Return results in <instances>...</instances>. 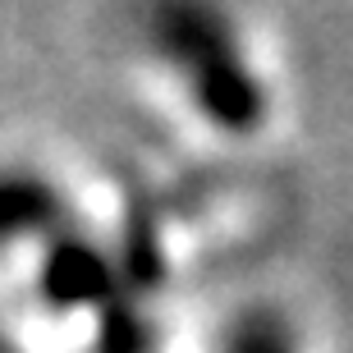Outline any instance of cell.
Segmentation results:
<instances>
[{
	"instance_id": "obj_1",
	"label": "cell",
	"mask_w": 353,
	"mask_h": 353,
	"mask_svg": "<svg viewBox=\"0 0 353 353\" xmlns=\"http://www.w3.org/2000/svg\"><path fill=\"white\" fill-rule=\"evenodd\" d=\"M152 51L179 79L193 115L225 138H252L271 119V83L252 65L230 14L165 5L152 19Z\"/></svg>"
},
{
	"instance_id": "obj_2",
	"label": "cell",
	"mask_w": 353,
	"mask_h": 353,
	"mask_svg": "<svg viewBox=\"0 0 353 353\" xmlns=\"http://www.w3.org/2000/svg\"><path fill=\"white\" fill-rule=\"evenodd\" d=\"M129 289V266L101 234L74 225L46 248H37V299L55 316H101Z\"/></svg>"
},
{
	"instance_id": "obj_3",
	"label": "cell",
	"mask_w": 353,
	"mask_h": 353,
	"mask_svg": "<svg viewBox=\"0 0 353 353\" xmlns=\"http://www.w3.org/2000/svg\"><path fill=\"white\" fill-rule=\"evenodd\" d=\"M79 225L69 193L28 161H0V252L46 248Z\"/></svg>"
},
{
	"instance_id": "obj_4",
	"label": "cell",
	"mask_w": 353,
	"mask_h": 353,
	"mask_svg": "<svg viewBox=\"0 0 353 353\" xmlns=\"http://www.w3.org/2000/svg\"><path fill=\"white\" fill-rule=\"evenodd\" d=\"M216 353H303L299 330L275 303H248L221 326Z\"/></svg>"
},
{
	"instance_id": "obj_5",
	"label": "cell",
	"mask_w": 353,
	"mask_h": 353,
	"mask_svg": "<svg viewBox=\"0 0 353 353\" xmlns=\"http://www.w3.org/2000/svg\"><path fill=\"white\" fill-rule=\"evenodd\" d=\"M157 349V321L143 312V303L124 294L115 307L97 316V353H152Z\"/></svg>"
}]
</instances>
